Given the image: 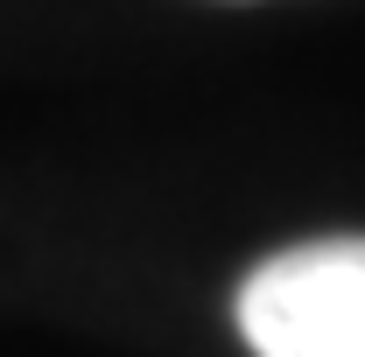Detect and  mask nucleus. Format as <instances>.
I'll use <instances>...</instances> for the list:
<instances>
[{"mask_svg": "<svg viewBox=\"0 0 365 357\" xmlns=\"http://www.w3.org/2000/svg\"><path fill=\"white\" fill-rule=\"evenodd\" d=\"M232 315L253 357H365V238H309L260 260Z\"/></svg>", "mask_w": 365, "mask_h": 357, "instance_id": "f257e3e1", "label": "nucleus"}]
</instances>
